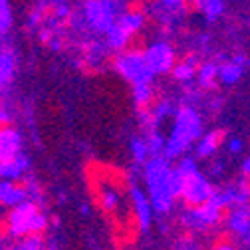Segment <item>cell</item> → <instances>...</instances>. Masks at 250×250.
Returning a JSON list of instances; mask_svg holds the SVG:
<instances>
[{
    "label": "cell",
    "mask_w": 250,
    "mask_h": 250,
    "mask_svg": "<svg viewBox=\"0 0 250 250\" xmlns=\"http://www.w3.org/2000/svg\"><path fill=\"white\" fill-rule=\"evenodd\" d=\"M203 238H207L203 246L205 248H210V250H232V248L244 246L242 232L234 225L221 227V229H214L210 232H205Z\"/></svg>",
    "instance_id": "cell-1"
},
{
    "label": "cell",
    "mask_w": 250,
    "mask_h": 250,
    "mask_svg": "<svg viewBox=\"0 0 250 250\" xmlns=\"http://www.w3.org/2000/svg\"><path fill=\"white\" fill-rule=\"evenodd\" d=\"M145 62L153 74H171L173 62H175V50L169 48L167 44L151 46L145 56Z\"/></svg>",
    "instance_id": "cell-2"
},
{
    "label": "cell",
    "mask_w": 250,
    "mask_h": 250,
    "mask_svg": "<svg viewBox=\"0 0 250 250\" xmlns=\"http://www.w3.org/2000/svg\"><path fill=\"white\" fill-rule=\"evenodd\" d=\"M227 139H229V129H225V127H216V129L208 131L199 147V155L201 157H207V155L214 153L216 149H221L227 143Z\"/></svg>",
    "instance_id": "cell-3"
},
{
    "label": "cell",
    "mask_w": 250,
    "mask_h": 250,
    "mask_svg": "<svg viewBox=\"0 0 250 250\" xmlns=\"http://www.w3.org/2000/svg\"><path fill=\"white\" fill-rule=\"evenodd\" d=\"M18 149H20V135L14 127L0 133V163L18 155Z\"/></svg>",
    "instance_id": "cell-4"
},
{
    "label": "cell",
    "mask_w": 250,
    "mask_h": 250,
    "mask_svg": "<svg viewBox=\"0 0 250 250\" xmlns=\"http://www.w3.org/2000/svg\"><path fill=\"white\" fill-rule=\"evenodd\" d=\"M30 167V161L24 155H14L12 159H6L0 163V179H16L26 173Z\"/></svg>",
    "instance_id": "cell-5"
},
{
    "label": "cell",
    "mask_w": 250,
    "mask_h": 250,
    "mask_svg": "<svg viewBox=\"0 0 250 250\" xmlns=\"http://www.w3.org/2000/svg\"><path fill=\"white\" fill-rule=\"evenodd\" d=\"M199 82H201V89L207 91V93H214L221 89V82H223V76L218 72L212 64H207L205 70L199 74Z\"/></svg>",
    "instance_id": "cell-6"
},
{
    "label": "cell",
    "mask_w": 250,
    "mask_h": 250,
    "mask_svg": "<svg viewBox=\"0 0 250 250\" xmlns=\"http://www.w3.org/2000/svg\"><path fill=\"white\" fill-rule=\"evenodd\" d=\"M173 8L183 16H197L207 10V0H175Z\"/></svg>",
    "instance_id": "cell-7"
},
{
    "label": "cell",
    "mask_w": 250,
    "mask_h": 250,
    "mask_svg": "<svg viewBox=\"0 0 250 250\" xmlns=\"http://www.w3.org/2000/svg\"><path fill=\"white\" fill-rule=\"evenodd\" d=\"M149 4L147 0H127V2L123 4V12L127 16H133V18H145L149 14Z\"/></svg>",
    "instance_id": "cell-8"
},
{
    "label": "cell",
    "mask_w": 250,
    "mask_h": 250,
    "mask_svg": "<svg viewBox=\"0 0 250 250\" xmlns=\"http://www.w3.org/2000/svg\"><path fill=\"white\" fill-rule=\"evenodd\" d=\"M14 238V225H12V218H10V212H2L0 214V242H6Z\"/></svg>",
    "instance_id": "cell-9"
},
{
    "label": "cell",
    "mask_w": 250,
    "mask_h": 250,
    "mask_svg": "<svg viewBox=\"0 0 250 250\" xmlns=\"http://www.w3.org/2000/svg\"><path fill=\"white\" fill-rule=\"evenodd\" d=\"M238 193L242 199H250V165L244 167L240 181H238Z\"/></svg>",
    "instance_id": "cell-10"
},
{
    "label": "cell",
    "mask_w": 250,
    "mask_h": 250,
    "mask_svg": "<svg viewBox=\"0 0 250 250\" xmlns=\"http://www.w3.org/2000/svg\"><path fill=\"white\" fill-rule=\"evenodd\" d=\"M131 151H133L135 161H137V163H143V161H145V157H147V151H149L147 141L143 143L141 139H133V143H131Z\"/></svg>",
    "instance_id": "cell-11"
},
{
    "label": "cell",
    "mask_w": 250,
    "mask_h": 250,
    "mask_svg": "<svg viewBox=\"0 0 250 250\" xmlns=\"http://www.w3.org/2000/svg\"><path fill=\"white\" fill-rule=\"evenodd\" d=\"M221 76H223V82H234V80H238V76H240V66H236V64H227V66H223Z\"/></svg>",
    "instance_id": "cell-12"
},
{
    "label": "cell",
    "mask_w": 250,
    "mask_h": 250,
    "mask_svg": "<svg viewBox=\"0 0 250 250\" xmlns=\"http://www.w3.org/2000/svg\"><path fill=\"white\" fill-rule=\"evenodd\" d=\"M238 149H240V143H238V141H232V145H230V151H232V153H236Z\"/></svg>",
    "instance_id": "cell-13"
}]
</instances>
